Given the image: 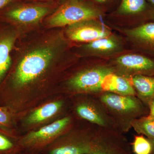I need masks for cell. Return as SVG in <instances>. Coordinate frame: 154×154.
Listing matches in <instances>:
<instances>
[{"mask_svg":"<svg viewBox=\"0 0 154 154\" xmlns=\"http://www.w3.org/2000/svg\"><path fill=\"white\" fill-rule=\"evenodd\" d=\"M69 117H64L51 124L32 131L22 138L19 144L23 148L39 149L53 143L70 122Z\"/></svg>","mask_w":154,"mask_h":154,"instance_id":"277c9868","label":"cell"},{"mask_svg":"<svg viewBox=\"0 0 154 154\" xmlns=\"http://www.w3.org/2000/svg\"><path fill=\"white\" fill-rule=\"evenodd\" d=\"M147 8L146 0H122L118 12L125 15L140 14L145 13Z\"/></svg>","mask_w":154,"mask_h":154,"instance_id":"ac0fdd59","label":"cell"},{"mask_svg":"<svg viewBox=\"0 0 154 154\" xmlns=\"http://www.w3.org/2000/svg\"><path fill=\"white\" fill-rule=\"evenodd\" d=\"M20 35V28L0 19V85L11 69L12 53Z\"/></svg>","mask_w":154,"mask_h":154,"instance_id":"5b68a950","label":"cell"},{"mask_svg":"<svg viewBox=\"0 0 154 154\" xmlns=\"http://www.w3.org/2000/svg\"><path fill=\"white\" fill-rule=\"evenodd\" d=\"M121 42L113 36H107L94 40L83 46V49L92 55H110L120 51Z\"/></svg>","mask_w":154,"mask_h":154,"instance_id":"7c38bea8","label":"cell"},{"mask_svg":"<svg viewBox=\"0 0 154 154\" xmlns=\"http://www.w3.org/2000/svg\"><path fill=\"white\" fill-rule=\"evenodd\" d=\"M96 9L75 0H71L61 6L48 18V24L51 28H58L75 23L95 20L99 17Z\"/></svg>","mask_w":154,"mask_h":154,"instance_id":"7a4b0ae2","label":"cell"},{"mask_svg":"<svg viewBox=\"0 0 154 154\" xmlns=\"http://www.w3.org/2000/svg\"><path fill=\"white\" fill-rule=\"evenodd\" d=\"M63 106L61 101H55L45 104L34 110L28 116V124H38L51 118L60 110Z\"/></svg>","mask_w":154,"mask_h":154,"instance_id":"9a60e30c","label":"cell"},{"mask_svg":"<svg viewBox=\"0 0 154 154\" xmlns=\"http://www.w3.org/2000/svg\"><path fill=\"white\" fill-rule=\"evenodd\" d=\"M95 1L99 3H104L106 2L107 0H95Z\"/></svg>","mask_w":154,"mask_h":154,"instance_id":"484cf974","label":"cell"},{"mask_svg":"<svg viewBox=\"0 0 154 154\" xmlns=\"http://www.w3.org/2000/svg\"><path fill=\"white\" fill-rule=\"evenodd\" d=\"M76 112L80 117L92 123L102 126L106 124L102 116L91 105L83 104L79 105L76 108Z\"/></svg>","mask_w":154,"mask_h":154,"instance_id":"e0dca14e","label":"cell"},{"mask_svg":"<svg viewBox=\"0 0 154 154\" xmlns=\"http://www.w3.org/2000/svg\"><path fill=\"white\" fill-rule=\"evenodd\" d=\"M134 152L135 154H152V146L149 139L143 136H137L133 143Z\"/></svg>","mask_w":154,"mask_h":154,"instance_id":"ffe728a7","label":"cell"},{"mask_svg":"<svg viewBox=\"0 0 154 154\" xmlns=\"http://www.w3.org/2000/svg\"><path fill=\"white\" fill-rule=\"evenodd\" d=\"M102 90L122 96H133L136 94L134 88L127 80L113 73L105 77Z\"/></svg>","mask_w":154,"mask_h":154,"instance_id":"4fadbf2b","label":"cell"},{"mask_svg":"<svg viewBox=\"0 0 154 154\" xmlns=\"http://www.w3.org/2000/svg\"><path fill=\"white\" fill-rule=\"evenodd\" d=\"M95 20L83 21L67 26L66 36L72 41L88 43L111 35L110 30Z\"/></svg>","mask_w":154,"mask_h":154,"instance_id":"52a82bcc","label":"cell"},{"mask_svg":"<svg viewBox=\"0 0 154 154\" xmlns=\"http://www.w3.org/2000/svg\"><path fill=\"white\" fill-rule=\"evenodd\" d=\"M116 62L122 68L137 73V75L154 74V60L144 56L126 54L117 58Z\"/></svg>","mask_w":154,"mask_h":154,"instance_id":"30bf717a","label":"cell"},{"mask_svg":"<svg viewBox=\"0 0 154 154\" xmlns=\"http://www.w3.org/2000/svg\"><path fill=\"white\" fill-rule=\"evenodd\" d=\"M131 83L141 99L148 103L154 97V77L137 75L131 79Z\"/></svg>","mask_w":154,"mask_h":154,"instance_id":"2e32d148","label":"cell"},{"mask_svg":"<svg viewBox=\"0 0 154 154\" xmlns=\"http://www.w3.org/2000/svg\"><path fill=\"white\" fill-rule=\"evenodd\" d=\"M14 1L15 0H0V10Z\"/></svg>","mask_w":154,"mask_h":154,"instance_id":"cb8c5ba5","label":"cell"},{"mask_svg":"<svg viewBox=\"0 0 154 154\" xmlns=\"http://www.w3.org/2000/svg\"><path fill=\"white\" fill-rule=\"evenodd\" d=\"M50 11V8L47 6L17 5L12 2L0 10V19L20 28L24 25L38 23Z\"/></svg>","mask_w":154,"mask_h":154,"instance_id":"3957f363","label":"cell"},{"mask_svg":"<svg viewBox=\"0 0 154 154\" xmlns=\"http://www.w3.org/2000/svg\"><path fill=\"white\" fill-rule=\"evenodd\" d=\"M11 117L8 113L0 107V127L6 128L9 126Z\"/></svg>","mask_w":154,"mask_h":154,"instance_id":"7402d4cb","label":"cell"},{"mask_svg":"<svg viewBox=\"0 0 154 154\" xmlns=\"http://www.w3.org/2000/svg\"><path fill=\"white\" fill-rule=\"evenodd\" d=\"M148 104L150 109V114L149 116L154 118V97L149 101Z\"/></svg>","mask_w":154,"mask_h":154,"instance_id":"603a6c76","label":"cell"},{"mask_svg":"<svg viewBox=\"0 0 154 154\" xmlns=\"http://www.w3.org/2000/svg\"><path fill=\"white\" fill-rule=\"evenodd\" d=\"M97 136L77 137L63 139L50 145L48 154H88L94 151Z\"/></svg>","mask_w":154,"mask_h":154,"instance_id":"ba28073f","label":"cell"},{"mask_svg":"<svg viewBox=\"0 0 154 154\" xmlns=\"http://www.w3.org/2000/svg\"><path fill=\"white\" fill-rule=\"evenodd\" d=\"M149 1L154 5V0H149Z\"/></svg>","mask_w":154,"mask_h":154,"instance_id":"4316f807","label":"cell"},{"mask_svg":"<svg viewBox=\"0 0 154 154\" xmlns=\"http://www.w3.org/2000/svg\"><path fill=\"white\" fill-rule=\"evenodd\" d=\"M126 32L140 49L154 54V22L142 24Z\"/></svg>","mask_w":154,"mask_h":154,"instance_id":"8fae6325","label":"cell"},{"mask_svg":"<svg viewBox=\"0 0 154 154\" xmlns=\"http://www.w3.org/2000/svg\"><path fill=\"white\" fill-rule=\"evenodd\" d=\"M132 125L139 134L145 135L148 138L154 139V118L147 116L134 120Z\"/></svg>","mask_w":154,"mask_h":154,"instance_id":"d6986e66","label":"cell"},{"mask_svg":"<svg viewBox=\"0 0 154 154\" xmlns=\"http://www.w3.org/2000/svg\"><path fill=\"white\" fill-rule=\"evenodd\" d=\"M20 37L12 53L10 82L14 88H29L46 80L67 58L68 40L61 30L53 29Z\"/></svg>","mask_w":154,"mask_h":154,"instance_id":"6da1fadb","label":"cell"},{"mask_svg":"<svg viewBox=\"0 0 154 154\" xmlns=\"http://www.w3.org/2000/svg\"><path fill=\"white\" fill-rule=\"evenodd\" d=\"M113 69L106 66H98L84 70L69 80L68 85L71 89L81 92H96L102 90L103 80Z\"/></svg>","mask_w":154,"mask_h":154,"instance_id":"8992f818","label":"cell"},{"mask_svg":"<svg viewBox=\"0 0 154 154\" xmlns=\"http://www.w3.org/2000/svg\"><path fill=\"white\" fill-rule=\"evenodd\" d=\"M152 146V154H154V139L148 138Z\"/></svg>","mask_w":154,"mask_h":154,"instance_id":"d4e9b609","label":"cell"},{"mask_svg":"<svg viewBox=\"0 0 154 154\" xmlns=\"http://www.w3.org/2000/svg\"><path fill=\"white\" fill-rule=\"evenodd\" d=\"M101 100L110 109L121 113H138L142 110L140 102L133 96L107 93L102 96Z\"/></svg>","mask_w":154,"mask_h":154,"instance_id":"9c48e42d","label":"cell"},{"mask_svg":"<svg viewBox=\"0 0 154 154\" xmlns=\"http://www.w3.org/2000/svg\"><path fill=\"white\" fill-rule=\"evenodd\" d=\"M88 154H132L126 143L122 141L98 136L94 151Z\"/></svg>","mask_w":154,"mask_h":154,"instance_id":"5bb4252c","label":"cell"},{"mask_svg":"<svg viewBox=\"0 0 154 154\" xmlns=\"http://www.w3.org/2000/svg\"><path fill=\"white\" fill-rule=\"evenodd\" d=\"M16 145L11 140L0 134V154H10L16 149Z\"/></svg>","mask_w":154,"mask_h":154,"instance_id":"44dd1931","label":"cell"}]
</instances>
